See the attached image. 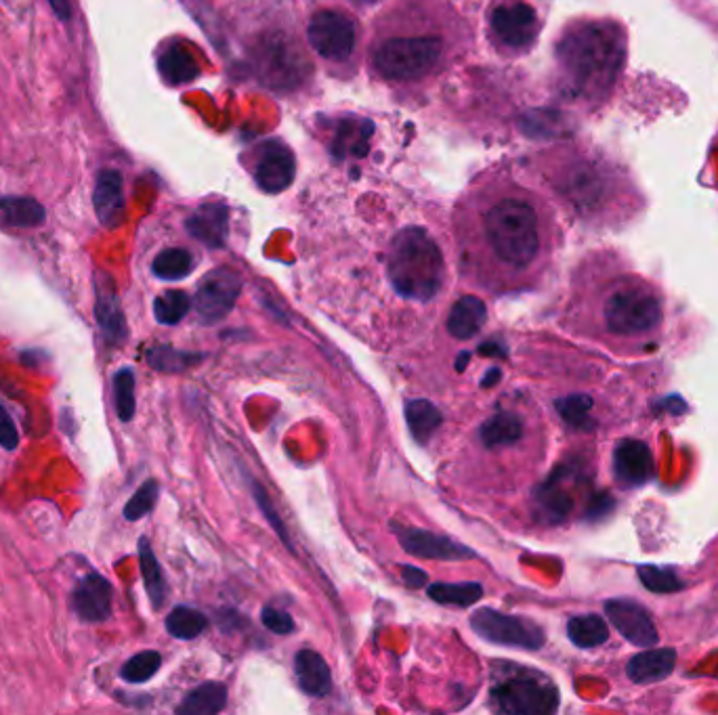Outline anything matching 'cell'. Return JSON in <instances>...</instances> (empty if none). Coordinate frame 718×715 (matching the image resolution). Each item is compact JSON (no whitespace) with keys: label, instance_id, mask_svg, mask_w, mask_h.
Returning <instances> with one entry per match:
<instances>
[{"label":"cell","instance_id":"cell-26","mask_svg":"<svg viewBox=\"0 0 718 715\" xmlns=\"http://www.w3.org/2000/svg\"><path fill=\"white\" fill-rule=\"evenodd\" d=\"M406 422L410 426L414 441L418 445H427L441 426L443 416L431 401L414 399L406 403Z\"/></svg>","mask_w":718,"mask_h":715},{"label":"cell","instance_id":"cell-40","mask_svg":"<svg viewBox=\"0 0 718 715\" xmlns=\"http://www.w3.org/2000/svg\"><path fill=\"white\" fill-rule=\"evenodd\" d=\"M158 493L160 487L156 481H145L135 495L129 500V504L124 506V518L126 520H141L143 516L150 514L158 502Z\"/></svg>","mask_w":718,"mask_h":715},{"label":"cell","instance_id":"cell-28","mask_svg":"<svg viewBox=\"0 0 718 715\" xmlns=\"http://www.w3.org/2000/svg\"><path fill=\"white\" fill-rule=\"evenodd\" d=\"M479 435L485 447L513 445L523 437V420L511 411H500L481 426Z\"/></svg>","mask_w":718,"mask_h":715},{"label":"cell","instance_id":"cell-4","mask_svg":"<svg viewBox=\"0 0 718 715\" xmlns=\"http://www.w3.org/2000/svg\"><path fill=\"white\" fill-rule=\"evenodd\" d=\"M664 319L662 300L639 279H624L611 288L603 302V323L609 334L637 340L660 330Z\"/></svg>","mask_w":718,"mask_h":715},{"label":"cell","instance_id":"cell-29","mask_svg":"<svg viewBox=\"0 0 718 715\" xmlns=\"http://www.w3.org/2000/svg\"><path fill=\"white\" fill-rule=\"evenodd\" d=\"M0 216L11 227H38L45 223V208L34 198L9 195V198H0Z\"/></svg>","mask_w":718,"mask_h":715},{"label":"cell","instance_id":"cell-38","mask_svg":"<svg viewBox=\"0 0 718 715\" xmlns=\"http://www.w3.org/2000/svg\"><path fill=\"white\" fill-rule=\"evenodd\" d=\"M162 665V657L156 650H143V653L131 657L120 669V676L129 684H143L152 680Z\"/></svg>","mask_w":718,"mask_h":715},{"label":"cell","instance_id":"cell-8","mask_svg":"<svg viewBox=\"0 0 718 715\" xmlns=\"http://www.w3.org/2000/svg\"><path fill=\"white\" fill-rule=\"evenodd\" d=\"M469 623L479 638L492 644L538 650L546 640L544 632L534 621L517 615H506L494 609H477Z\"/></svg>","mask_w":718,"mask_h":715},{"label":"cell","instance_id":"cell-27","mask_svg":"<svg viewBox=\"0 0 718 715\" xmlns=\"http://www.w3.org/2000/svg\"><path fill=\"white\" fill-rule=\"evenodd\" d=\"M227 703V688L219 682H206L194 688L177 707L181 715H215Z\"/></svg>","mask_w":718,"mask_h":715},{"label":"cell","instance_id":"cell-23","mask_svg":"<svg viewBox=\"0 0 718 715\" xmlns=\"http://www.w3.org/2000/svg\"><path fill=\"white\" fill-rule=\"evenodd\" d=\"M374 133V126L370 120L355 118L343 120L336 128V135L332 141V154L336 158H362L368 154L370 137Z\"/></svg>","mask_w":718,"mask_h":715},{"label":"cell","instance_id":"cell-19","mask_svg":"<svg viewBox=\"0 0 718 715\" xmlns=\"http://www.w3.org/2000/svg\"><path fill=\"white\" fill-rule=\"evenodd\" d=\"M227 206L221 202L202 204L192 216H189L185 227L194 240L202 242L208 248H223L227 240Z\"/></svg>","mask_w":718,"mask_h":715},{"label":"cell","instance_id":"cell-20","mask_svg":"<svg viewBox=\"0 0 718 715\" xmlns=\"http://www.w3.org/2000/svg\"><path fill=\"white\" fill-rule=\"evenodd\" d=\"M674 665H677V650L651 646L649 650H643V653L635 655L628 661L626 674L637 684L662 682L672 674Z\"/></svg>","mask_w":718,"mask_h":715},{"label":"cell","instance_id":"cell-46","mask_svg":"<svg viewBox=\"0 0 718 715\" xmlns=\"http://www.w3.org/2000/svg\"><path fill=\"white\" fill-rule=\"evenodd\" d=\"M47 3L51 5L53 13L61 19V21H68L72 17V7H70V0H47Z\"/></svg>","mask_w":718,"mask_h":715},{"label":"cell","instance_id":"cell-39","mask_svg":"<svg viewBox=\"0 0 718 715\" xmlns=\"http://www.w3.org/2000/svg\"><path fill=\"white\" fill-rule=\"evenodd\" d=\"M590 407H593V401L586 395H572L565 397L561 401H557V409L561 418L574 428H590L593 426V420H590Z\"/></svg>","mask_w":718,"mask_h":715},{"label":"cell","instance_id":"cell-43","mask_svg":"<svg viewBox=\"0 0 718 715\" xmlns=\"http://www.w3.org/2000/svg\"><path fill=\"white\" fill-rule=\"evenodd\" d=\"M0 445L7 451H13L19 445V432L3 403H0Z\"/></svg>","mask_w":718,"mask_h":715},{"label":"cell","instance_id":"cell-5","mask_svg":"<svg viewBox=\"0 0 718 715\" xmlns=\"http://www.w3.org/2000/svg\"><path fill=\"white\" fill-rule=\"evenodd\" d=\"M492 701L509 715H548L559 707V690L540 671L517 663H502L494 671Z\"/></svg>","mask_w":718,"mask_h":715},{"label":"cell","instance_id":"cell-22","mask_svg":"<svg viewBox=\"0 0 718 715\" xmlns=\"http://www.w3.org/2000/svg\"><path fill=\"white\" fill-rule=\"evenodd\" d=\"M488 321V309L485 302L477 296H462L454 302L448 315V332L458 340H469L477 336V332Z\"/></svg>","mask_w":718,"mask_h":715},{"label":"cell","instance_id":"cell-14","mask_svg":"<svg viewBox=\"0 0 718 715\" xmlns=\"http://www.w3.org/2000/svg\"><path fill=\"white\" fill-rule=\"evenodd\" d=\"M255 175L257 185L265 193H280L294 181V156L280 141H265L257 147L255 154Z\"/></svg>","mask_w":718,"mask_h":715},{"label":"cell","instance_id":"cell-6","mask_svg":"<svg viewBox=\"0 0 718 715\" xmlns=\"http://www.w3.org/2000/svg\"><path fill=\"white\" fill-rule=\"evenodd\" d=\"M443 59V40L437 36H397L374 51L376 72L395 82L425 78Z\"/></svg>","mask_w":718,"mask_h":715},{"label":"cell","instance_id":"cell-15","mask_svg":"<svg viewBox=\"0 0 718 715\" xmlns=\"http://www.w3.org/2000/svg\"><path fill=\"white\" fill-rule=\"evenodd\" d=\"M605 613L611 625H614L630 644L639 648H651L658 644L660 634L641 604L622 598L609 600L605 602Z\"/></svg>","mask_w":718,"mask_h":715},{"label":"cell","instance_id":"cell-9","mask_svg":"<svg viewBox=\"0 0 718 715\" xmlns=\"http://www.w3.org/2000/svg\"><path fill=\"white\" fill-rule=\"evenodd\" d=\"M490 30L502 49L521 53L534 45L538 15L521 0H500L490 9Z\"/></svg>","mask_w":718,"mask_h":715},{"label":"cell","instance_id":"cell-25","mask_svg":"<svg viewBox=\"0 0 718 715\" xmlns=\"http://www.w3.org/2000/svg\"><path fill=\"white\" fill-rule=\"evenodd\" d=\"M158 70L162 74V78L168 82V84H187L198 78L200 70H198V63H196V57L189 53L185 47L181 45H173L168 47L160 59H158Z\"/></svg>","mask_w":718,"mask_h":715},{"label":"cell","instance_id":"cell-47","mask_svg":"<svg viewBox=\"0 0 718 715\" xmlns=\"http://www.w3.org/2000/svg\"><path fill=\"white\" fill-rule=\"evenodd\" d=\"M479 355L506 357V349H502V344H496V342H483V344L479 346Z\"/></svg>","mask_w":718,"mask_h":715},{"label":"cell","instance_id":"cell-37","mask_svg":"<svg viewBox=\"0 0 718 715\" xmlns=\"http://www.w3.org/2000/svg\"><path fill=\"white\" fill-rule=\"evenodd\" d=\"M114 405L122 422H131L135 418V372L131 367H122L114 376Z\"/></svg>","mask_w":718,"mask_h":715},{"label":"cell","instance_id":"cell-2","mask_svg":"<svg viewBox=\"0 0 718 715\" xmlns=\"http://www.w3.org/2000/svg\"><path fill=\"white\" fill-rule=\"evenodd\" d=\"M387 273L399 296L427 302L443 286L446 263L427 229L406 227L393 237L389 246Z\"/></svg>","mask_w":718,"mask_h":715},{"label":"cell","instance_id":"cell-36","mask_svg":"<svg viewBox=\"0 0 718 715\" xmlns=\"http://www.w3.org/2000/svg\"><path fill=\"white\" fill-rule=\"evenodd\" d=\"M192 309V298L183 290H168L154 300V315L162 325H177Z\"/></svg>","mask_w":718,"mask_h":715},{"label":"cell","instance_id":"cell-41","mask_svg":"<svg viewBox=\"0 0 718 715\" xmlns=\"http://www.w3.org/2000/svg\"><path fill=\"white\" fill-rule=\"evenodd\" d=\"M639 575L645 583V588L653 590V592H677L683 588L681 579L674 575V571L670 569H662V567H639Z\"/></svg>","mask_w":718,"mask_h":715},{"label":"cell","instance_id":"cell-11","mask_svg":"<svg viewBox=\"0 0 718 715\" xmlns=\"http://www.w3.org/2000/svg\"><path fill=\"white\" fill-rule=\"evenodd\" d=\"M242 292V275L229 267H219L204 275L200 281L194 309L198 319L206 325H215L223 321L231 309L236 307L238 296Z\"/></svg>","mask_w":718,"mask_h":715},{"label":"cell","instance_id":"cell-45","mask_svg":"<svg viewBox=\"0 0 718 715\" xmlns=\"http://www.w3.org/2000/svg\"><path fill=\"white\" fill-rule=\"evenodd\" d=\"M401 577H404L406 585L410 588H422V585L429 583V575L425 571H420L416 567H401Z\"/></svg>","mask_w":718,"mask_h":715},{"label":"cell","instance_id":"cell-24","mask_svg":"<svg viewBox=\"0 0 718 715\" xmlns=\"http://www.w3.org/2000/svg\"><path fill=\"white\" fill-rule=\"evenodd\" d=\"M536 510L538 516L544 520V523H561V520L572 510V495H569L563 485H561V476L559 472L555 476H551L536 493Z\"/></svg>","mask_w":718,"mask_h":715},{"label":"cell","instance_id":"cell-13","mask_svg":"<svg viewBox=\"0 0 718 715\" xmlns=\"http://www.w3.org/2000/svg\"><path fill=\"white\" fill-rule=\"evenodd\" d=\"M95 319L105 344L120 346L129 338V325H126L116 284L103 271L95 277Z\"/></svg>","mask_w":718,"mask_h":715},{"label":"cell","instance_id":"cell-10","mask_svg":"<svg viewBox=\"0 0 718 715\" xmlns=\"http://www.w3.org/2000/svg\"><path fill=\"white\" fill-rule=\"evenodd\" d=\"M307 36L313 51L330 61L349 59L357 45L355 21L349 15L332 9L311 17Z\"/></svg>","mask_w":718,"mask_h":715},{"label":"cell","instance_id":"cell-44","mask_svg":"<svg viewBox=\"0 0 718 715\" xmlns=\"http://www.w3.org/2000/svg\"><path fill=\"white\" fill-rule=\"evenodd\" d=\"M255 497H257V504L261 506V510L265 512V516L271 520V525L273 527H276L278 529V533H280V537L286 541V544H288V539H286V533H284V527H282V523H280V518H278V512L276 514H273V508L269 506V502H267V495H265V491L259 487V485H255Z\"/></svg>","mask_w":718,"mask_h":715},{"label":"cell","instance_id":"cell-3","mask_svg":"<svg viewBox=\"0 0 718 715\" xmlns=\"http://www.w3.org/2000/svg\"><path fill=\"white\" fill-rule=\"evenodd\" d=\"M483 233L494 256L511 269L530 267L542 248L538 212L519 195H504L485 210Z\"/></svg>","mask_w":718,"mask_h":715},{"label":"cell","instance_id":"cell-42","mask_svg":"<svg viewBox=\"0 0 718 715\" xmlns=\"http://www.w3.org/2000/svg\"><path fill=\"white\" fill-rule=\"evenodd\" d=\"M261 619H263V625L267 627L269 632H273V634L286 636V634H290V632L294 630L292 617H290L288 613L280 611V609H273V606H265Z\"/></svg>","mask_w":718,"mask_h":715},{"label":"cell","instance_id":"cell-48","mask_svg":"<svg viewBox=\"0 0 718 715\" xmlns=\"http://www.w3.org/2000/svg\"><path fill=\"white\" fill-rule=\"evenodd\" d=\"M498 378H500V370H490L488 374H485V380L481 382V386L488 388V386L496 384V382H498Z\"/></svg>","mask_w":718,"mask_h":715},{"label":"cell","instance_id":"cell-17","mask_svg":"<svg viewBox=\"0 0 718 715\" xmlns=\"http://www.w3.org/2000/svg\"><path fill=\"white\" fill-rule=\"evenodd\" d=\"M112 583L99 573L82 577L74 590L76 615L87 623H101L112 615Z\"/></svg>","mask_w":718,"mask_h":715},{"label":"cell","instance_id":"cell-18","mask_svg":"<svg viewBox=\"0 0 718 715\" xmlns=\"http://www.w3.org/2000/svg\"><path fill=\"white\" fill-rule=\"evenodd\" d=\"M95 214L105 229H116L124 219V181L118 170L105 168L99 172L93 193Z\"/></svg>","mask_w":718,"mask_h":715},{"label":"cell","instance_id":"cell-33","mask_svg":"<svg viewBox=\"0 0 718 715\" xmlns=\"http://www.w3.org/2000/svg\"><path fill=\"white\" fill-rule=\"evenodd\" d=\"M152 271L164 281L183 279L194 271V256L183 248H166L154 258Z\"/></svg>","mask_w":718,"mask_h":715},{"label":"cell","instance_id":"cell-1","mask_svg":"<svg viewBox=\"0 0 718 715\" xmlns=\"http://www.w3.org/2000/svg\"><path fill=\"white\" fill-rule=\"evenodd\" d=\"M557 61L569 91L578 97H597L620 74L624 40L609 24H582L559 40Z\"/></svg>","mask_w":718,"mask_h":715},{"label":"cell","instance_id":"cell-7","mask_svg":"<svg viewBox=\"0 0 718 715\" xmlns=\"http://www.w3.org/2000/svg\"><path fill=\"white\" fill-rule=\"evenodd\" d=\"M255 72L269 89L292 91L311 74V61L290 36L282 32L265 34L252 53Z\"/></svg>","mask_w":718,"mask_h":715},{"label":"cell","instance_id":"cell-16","mask_svg":"<svg viewBox=\"0 0 718 715\" xmlns=\"http://www.w3.org/2000/svg\"><path fill=\"white\" fill-rule=\"evenodd\" d=\"M614 474L622 487H641L653 474L651 449L637 439H624L614 449Z\"/></svg>","mask_w":718,"mask_h":715},{"label":"cell","instance_id":"cell-32","mask_svg":"<svg viewBox=\"0 0 718 715\" xmlns=\"http://www.w3.org/2000/svg\"><path fill=\"white\" fill-rule=\"evenodd\" d=\"M431 600L448 606H471L483 596V588L475 581L469 583H431L427 585Z\"/></svg>","mask_w":718,"mask_h":715},{"label":"cell","instance_id":"cell-30","mask_svg":"<svg viewBox=\"0 0 718 715\" xmlns=\"http://www.w3.org/2000/svg\"><path fill=\"white\" fill-rule=\"evenodd\" d=\"M139 562H141V575L145 581V592L150 596L154 609H160L166 598V581L150 541L145 537L139 539Z\"/></svg>","mask_w":718,"mask_h":715},{"label":"cell","instance_id":"cell-31","mask_svg":"<svg viewBox=\"0 0 718 715\" xmlns=\"http://www.w3.org/2000/svg\"><path fill=\"white\" fill-rule=\"evenodd\" d=\"M567 636L578 648H597L609 640V630L603 617L580 615L567 621Z\"/></svg>","mask_w":718,"mask_h":715},{"label":"cell","instance_id":"cell-34","mask_svg":"<svg viewBox=\"0 0 718 715\" xmlns=\"http://www.w3.org/2000/svg\"><path fill=\"white\" fill-rule=\"evenodd\" d=\"M206 627V617L192 606H177L166 617V632L177 640H194Z\"/></svg>","mask_w":718,"mask_h":715},{"label":"cell","instance_id":"cell-21","mask_svg":"<svg viewBox=\"0 0 718 715\" xmlns=\"http://www.w3.org/2000/svg\"><path fill=\"white\" fill-rule=\"evenodd\" d=\"M294 671H297V680L303 692L309 697H326L332 690V671L326 659L315 653V650L303 648L294 657Z\"/></svg>","mask_w":718,"mask_h":715},{"label":"cell","instance_id":"cell-35","mask_svg":"<svg viewBox=\"0 0 718 715\" xmlns=\"http://www.w3.org/2000/svg\"><path fill=\"white\" fill-rule=\"evenodd\" d=\"M202 359V355H194V353H185V351H177L173 349V346L168 344H158V346H152L150 351H147V363H150L154 370L158 372H183L187 370L189 365H194V361Z\"/></svg>","mask_w":718,"mask_h":715},{"label":"cell","instance_id":"cell-12","mask_svg":"<svg viewBox=\"0 0 718 715\" xmlns=\"http://www.w3.org/2000/svg\"><path fill=\"white\" fill-rule=\"evenodd\" d=\"M391 531L408 554L427 560H471L477 554L464 544L425 529L391 523Z\"/></svg>","mask_w":718,"mask_h":715}]
</instances>
